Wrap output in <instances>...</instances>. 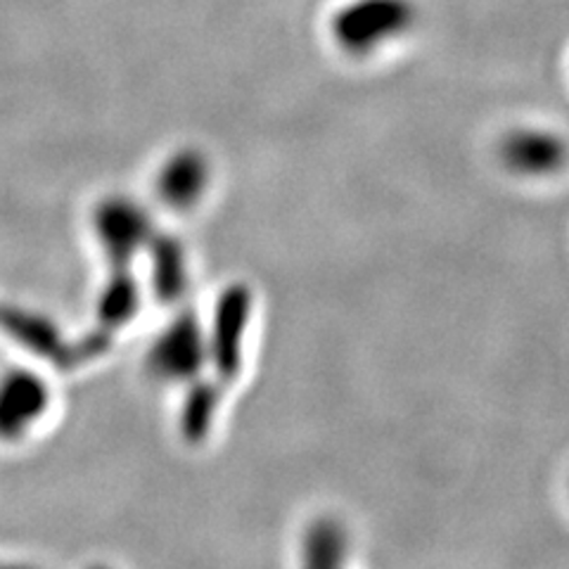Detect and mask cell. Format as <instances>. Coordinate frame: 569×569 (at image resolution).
<instances>
[{
	"instance_id": "5",
	"label": "cell",
	"mask_w": 569,
	"mask_h": 569,
	"mask_svg": "<svg viewBox=\"0 0 569 569\" xmlns=\"http://www.w3.org/2000/svg\"><path fill=\"white\" fill-rule=\"evenodd\" d=\"M209 183L207 159L198 152L173 157L162 173V194L173 207H190L198 202Z\"/></svg>"
},
{
	"instance_id": "6",
	"label": "cell",
	"mask_w": 569,
	"mask_h": 569,
	"mask_svg": "<svg viewBox=\"0 0 569 569\" xmlns=\"http://www.w3.org/2000/svg\"><path fill=\"white\" fill-rule=\"evenodd\" d=\"M305 560L311 567H332L345 562L349 553V537L345 527L337 520H318L307 529L305 537Z\"/></svg>"
},
{
	"instance_id": "1",
	"label": "cell",
	"mask_w": 569,
	"mask_h": 569,
	"mask_svg": "<svg viewBox=\"0 0 569 569\" xmlns=\"http://www.w3.org/2000/svg\"><path fill=\"white\" fill-rule=\"evenodd\" d=\"M416 14L411 0H351L332 14L330 31L349 56H370L411 31Z\"/></svg>"
},
{
	"instance_id": "2",
	"label": "cell",
	"mask_w": 569,
	"mask_h": 569,
	"mask_svg": "<svg viewBox=\"0 0 569 569\" xmlns=\"http://www.w3.org/2000/svg\"><path fill=\"white\" fill-rule=\"evenodd\" d=\"M498 154L510 173L527 178V181H543L567 167L569 146L556 131L522 127L501 140Z\"/></svg>"
},
{
	"instance_id": "7",
	"label": "cell",
	"mask_w": 569,
	"mask_h": 569,
	"mask_svg": "<svg viewBox=\"0 0 569 569\" xmlns=\"http://www.w3.org/2000/svg\"><path fill=\"white\" fill-rule=\"evenodd\" d=\"M217 403H219V395L211 385H204V387L194 391V397H192L188 411H186L188 432L192 437H200L207 430L211 418H213V411H217Z\"/></svg>"
},
{
	"instance_id": "3",
	"label": "cell",
	"mask_w": 569,
	"mask_h": 569,
	"mask_svg": "<svg viewBox=\"0 0 569 569\" xmlns=\"http://www.w3.org/2000/svg\"><path fill=\"white\" fill-rule=\"evenodd\" d=\"M252 290L244 284H233L219 301L209 340V359L223 378H233L242 363V342L252 320Z\"/></svg>"
},
{
	"instance_id": "4",
	"label": "cell",
	"mask_w": 569,
	"mask_h": 569,
	"mask_svg": "<svg viewBox=\"0 0 569 569\" xmlns=\"http://www.w3.org/2000/svg\"><path fill=\"white\" fill-rule=\"evenodd\" d=\"M157 368L171 378H192L194 372L209 361V337L204 335L194 318L178 320L157 347Z\"/></svg>"
}]
</instances>
